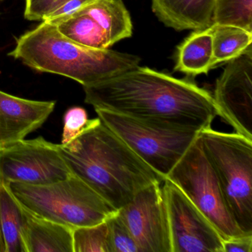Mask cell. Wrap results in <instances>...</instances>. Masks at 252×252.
Returning a JSON list of instances; mask_svg holds the SVG:
<instances>
[{"instance_id":"1","label":"cell","mask_w":252,"mask_h":252,"mask_svg":"<svg viewBox=\"0 0 252 252\" xmlns=\"http://www.w3.org/2000/svg\"><path fill=\"white\" fill-rule=\"evenodd\" d=\"M83 89L85 102L94 110L165 126L200 132L218 116L209 91L189 79L139 65Z\"/></svg>"},{"instance_id":"2","label":"cell","mask_w":252,"mask_h":252,"mask_svg":"<svg viewBox=\"0 0 252 252\" xmlns=\"http://www.w3.org/2000/svg\"><path fill=\"white\" fill-rule=\"evenodd\" d=\"M60 150L71 173L117 210L141 189L163 181L98 117Z\"/></svg>"},{"instance_id":"3","label":"cell","mask_w":252,"mask_h":252,"mask_svg":"<svg viewBox=\"0 0 252 252\" xmlns=\"http://www.w3.org/2000/svg\"><path fill=\"white\" fill-rule=\"evenodd\" d=\"M8 56L31 68L69 78L82 86L114 77L138 67L141 62L132 54L82 46L43 21L22 35Z\"/></svg>"},{"instance_id":"4","label":"cell","mask_w":252,"mask_h":252,"mask_svg":"<svg viewBox=\"0 0 252 252\" xmlns=\"http://www.w3.org/2000/svg\"><path fill=\"white\" fill-rule=\"evenodd\" d=\"M22 206L33 215L70 228L101 223L118 212L107 200L73 175L44 185L8 184Z\"/></svg>"},{"instance_id":"5","label":"cell","mask_w":252,"mask_h":252,"mask_svg":"<svg viewBox=\"0 0 252 252\" xmlns=\"http://www.w3.org/2000/svg\"><path fill=\"white\" fill-rule=\"evenodd\" d=\"M203 150L239 228L252 234V140L212 127L200 132Z\"/></svg>"},{"instance_id":"6","label":"cell","mask_w":252,"mask_h":252,"mask_svg":"<svg viewBox=\"0 0 252 252\" xmlns=\"http://www.w3.org/2000/svg\"><path fill=\"white\" fill-rule=\"evenodd\" d=\"M95 111L102 123L163 181L200 134L107 110Z\"/></svg>"},{"instance_id":"7","label":"cell","mask_w":252,"mask_h":252,"mask_svg":"<svg viewBox=\"0 0 252 252\" xmlns=\"http://www.w3.org/2000/svg\"><path fill=\"white\" fill-rule=\"evenodd\" d=\"M165 179L187 196L215 225L223 240L248 235L230 213L218 177L203 150L200 134Z\"/></svg>"},{"instance_id":"8","label":"cell","mask_w":252,"mask_h":252,"mask_svg":"<svg viewBox=\"0 0 252 252\" xmlns=\"http://www.w3.org/2000/svg\"><path fill=\"white\" fill-rule=\"evenodd\" d=\"M72 173L60 144L40 136L0 147V183L44 185L68 178Z\"/></svg>"},{"instance_id":"9","label":"cell","mask_w":252,"mask_h":252,"mask_svg":"<svg viewBox=\"0 0 252 252\" xmlns=\"http://www.w3.org/2000/svg\"><path fill=\"white\" fill-rule=\"evenodd\" d=\"M163 182L172 252H223L215 225L173 183Z\"/></svg>"},{"instance_id":"10","label":"cell","mask_w":252,"mask_h":252,"mask_svg":"<svg viewBox=\"0 0 252 252\" xmlns=\"http://www.w3.org/2000/svg\"><path fill=\"white\" fill-rule=\"evenodd\" d=\"M141 252H172L163 189L156 182L141 189L118 210Z\"/></svg>"},{"instance_id":"11","label":"cell","mask_w":252,"mask_h":252,"mask_svg":"<svg viewBox=\"0 0 252 252\" xmlns=\"http://www.w3.org/2000/svg\"><path fill=\"white\" fill-rule=\"evenodd\" d=\"M212 97L218 116L252 140V47L228 62Z\"/></svg>"},{"instance_id":"12","label":"cell","mask_w":252,"mask_h":252,"mask_svg":"<svg viewBox=\"0 0 252 252\" xmlns=\"http://www.w3.org/2000/svg\"><path fill=\"white\" fill-rule=\"evenodd\" d=\"M56 101L26 99L0 91V147L24 140L54 112Z\"/></svg>"},{"instance_id":"13","label":"cell","mask_w":252,"mask_h":252,"mask_svg":"<svg viewBox=\"0 0 252 252\" xmlns=\"http://www.w3.org/2000/svg\"><path fill=\"white\" fill-rule=\"evenodd\" d=\"M215 0H152V8L167 27L202 31L212 24Z\"/></svg>"},{"instance_id":"14","label":"cell","mask_w":252,"mask_h":252,"mask_svg":"<svg viewBox=\"0 0 252 252\" xmlns=\"http://www.w3.org/2000/svg\"><path fill=\"white\" fill-rule=\"evenodd\" d=\"M26 252H73V228L33 215L26 209Z\"/></svg>"},{"instance_id":"15","label":"cell","mask_w":252,"mask_h":252,"mask_svg":"<svg viewBox=\"0 0 252 252\" xmlns=\"http://www.w3.org/2000/svg\"><path fill=\"white\" fill-rule=\"evenodd\" d=\"M76 14L92 17L102 29L111 46L132 36L130 15L122 0H96Z\"/></svg>"},{"instance_id":"16","label":"cell","mask_w":252,"mask_h":252,"mask_svg":"<svg viewBox=\"0 0 252 252\" xmlns=\"http://www.w3.org/2000/svg\"><path fill=\"white\" fill-rule=\"evenodd\" d=\"M26 209L6 184L0 183V235L5 252H26Z\"/></svg>"},{"instance_id":"17","label":"cell","mask_w":252,"mask_h":252,"mask_svg":"<svg viewBox=\"0 0 252 252\" xmlns=\"http://www.w3.org/2000/svg\"><path fill=\"white\" fill-rule=\"evenodd\" d=\"M213 64L210 27L196 31L178 47L175 70L189 76L207 73Z\"/></svg>"},{"instance_id":"18","label":"cell","mask_w":252,"mask_h":252,"mask_svg":"<svg viewBox=\"0 0 252 252\" xmlns=\"http://www.w3.org/2000/svg\"><path fill=\"white\" fill-rule=\"evenodd\" d=\"M213 46V64L228 63L252 47V32L232 26H210Z\"/></svg>"},{"instance_id":"19","label":"cell","mask_w":252,"mask_h":252,"mask_svg":"<svg viewBox=\"0 0 252 252\" xmlns=\"http://www.w3.org/2000/svg\"><path fill=\"white\" fill-rule=\"evenodd\" d=\"M67 39L93 49H108L110 45L99 25L88 14H76L57 26Z\"/></svg>"},{"instance_id":"20","label":"cell","mask_w":252,"mask_h":252,"mask_svg":"<svg viewBox=\"0 0 252 252\" xmlns=\"http://www.w3.org/2000/svg\"><path fill=\"white\" fill-rule=\"evenodd\" d=\"M212 25L252 32V0H215Z\"/></svg>"},{"instance_id":"21","label":"cell","mask_w":252,"mask_h":252,"mask_svg":"<svg viewBox=\"0 0 252 252\" xmlns=\"http://www.w3.org/2000/svg\"><path fill=\"white\" fill-rule=\"evenodd\" d=\"M73 252H112L107 220L73 230Z\"/></svg>"},{"instance_id":"22","label":"cell","mask_w":252,"mask_h":252,"mask_svg":"<svg viewBox=\"0 0 252 252\" xmlns=\"http://www.w3.org/2000/svg\"><path fill=\"white\" fill-rule=\"evenodd\" d=\"M112 252H141L136 241L119 214L107 220Z\"/></svg>"},{"instance_id":"23","label":"cell","mask_w":252,"mask_h":252,"mask_svg":"<svg viewBox=\"0 0 252 252\" xmlns=\"http://www.w3.org/2000/svg\"><path fill=\"white\" fill-rule=\"evenodd\" d=\"M88 113L81 107H73L64 113L62 143L66 145L79 136L89 124Z\"/></svg>"},{"instance_id":"24","label":"cell","mask_w":252,"mask_h":252,"mask_svg":"<svg viewBox=\"0 0 252 252\" xmlns=\"http://www.w3.org/2000/svg\"><path fill=\"white\" fill-rule=\"evenodd\" d=\"M68 0H26L25 18L30 21H43Z\"/></svg>"},{"instance_id":"25","label":"cell","mask_w":252,"mask_h":252,"mask_svg":"<svg viewBox=\"0 0 252 252\" xmlns=\"http://www.w3.org/2000/svg\"><path fill=\"white\" fill-rule=\"evenodd\" d=\"M95 1L96 0H68L58 9L48 16L43 22L54 26H58Z\"/></svg>"},{"instance_id":"26","label":"cell","mask_w":252,"mask_h":252,"mask_svg":"<svg viewBox=\"0 0 252 252\" xmlns=\"http://www.w3.org/2000/svg\"><path fill=\"white\" fill-rule=\"evenodd\" d=\"M223 252H252V234L223 240Z\"/></svg>"},{"instance_id":"27","label":"cell","mask_w":252,"mask_h":252,"mask_svg":"<svg viewBox=\"0 0 252 252\" xmlns=\"http://www.w3.org/2000/svg\"><path fill=\"white\" fill-rule=\"evenodd\" d=\"M0 252H5V247H4L3 242H2L1 235H0Z\"/></svg>"}]
</instances>
